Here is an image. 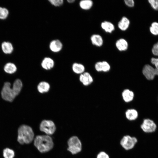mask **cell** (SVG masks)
I'll return each instance as SVG.
<instances>
[{
  "mask_svg": "<svg viewBox=\"0 0 158 158\" xmlns=\"http://www.w3.org/2000/svg\"><path fill=\"white\" fill-rule=\"evenodd\" d=\"M22 86V82L18 79L14 81L12 88H11V84L10 83H5L1 91L2 98L6 101H13L20 93Z\"/></svg>",
  "mask_w": 158,
  "mask_h": 158,
  "instance_id": "1",
  "label": "cell"
},
{
  "mask_svg": "<svg viewBox=\"0 0 158 158\" xmlns=\"http://www.w3.org/2000/svg\"><path fill=\"white\" fill-rule=\"evenodd\" d=\"M34 144L39 151L41 153L50 151L54 146L52 138L50 135H46L36 136L34 140Z\"/></svg>",
  "mask_w": 158,
  "mask_h": 158,
  "instance_id": "2",
  "label": "cell"
},
{
  "mask_svg": "<svg viewBox=\"0 0 158 158\" xmlns=\"http://www.w3.org/2000/svg\"><path fill=\"white\" fill-rule=\"evenodd\" d=\"M34 139V134L32 128L30 126L23 125L18 130L17 140L20 144H29Z\"/></svg>",
  "mask_w": 158,
  "mask_h": 158,
  "instance_id": "3",
  "label": "cell"
},
{
  "mask_svg": "<svg viewBox=\"0 0 158 158\" xmlns=\"http://www.w3.org/2000/svg\"><path fill=\"white\" fill-rule=\"evenodd\" d=\"M67 150L73 154L80 152L82 149L81 142L78 137L73 136L71 137L67 142Z\"/></svg>",
  "mask_w": 158,
  "mask_h": 158,
  "instance_id": "4",
  "label": "cell"
},
{
  "mask_svg": "<svg viewBox=\"0 0 158 158\" xmlns=\"http://www.w3.org/2000/svg\"><path fill=\"white\" fill-rule=\"evenodd\" d=\"M40 130L46 135H50L54 134L56 130V125L53 121L49 120H44L40 123Z\"/></svg>",
  "mask_w": 158,
  "mask_h": 158,
  "instance_id": "5",
  "label": "cell"
},
{
  "mask_svg": "<svg viewBox=\"0 0 158 158\" xmlns=\"http://www.w3.org/2000/svg\"><path fill=\"white\" fill-rule=\"evenodd\" d=\"M137 142V138L129 135L124 136L120 141V144L126 150H130L133 148Z\"/></svg>",
  "mask_w": 158,
  "mask_h": 158,
  "instance_id": "6",
  "label": "cell"
},
{
  "mask_svg": "<svg viewBox=\"0 0 158 158\" xmlns=\"http://www.w3.org/2000/svg\"><path fill=\"white\" fill-rule=\"evenodd\" d=\"M142 73L146 79L149 80H153L156 75H158V71L149 64H146L144 66Z\"/></svg>",
  "mask_w": 158,
  "mask_h": 158,
  "instance_id": "7",
  "label": "cell"
},
{
  "mask_svg": "<svg viewBox=\"0 0 158 158\" xmlns=\"http://www.w3.org/2000/svg\"><path fill=\"white\" fill-rule=\"evenodd\" d=\"M142 130L146 133L154 131L156 128V125L152 120L149 119H145L141 125Z\"/></svg>",
  "mask_w": 158,
  "mask_h": 158,
  "instance_id": "8",
  "label": "cell"
},
{
  "mask_svg": "<svg viewBox=\"0 0 158 158\" xmlns=\"http://www.w3.org/2000/svg\"><path fill=\"white\" fill-rule=\"evenodd\" d=\"M63 45L61 42L59 40H55L52 41L49 44V47L50 50L54 52H57L62 49Z\"/></svg>",
  "mask_w": 158,
  "mask_h": 158,
  "instance_id": "9",
  "label": "cell"
},
{
  "mask_svg": "<svg viewBox=\"0 0 158 158\" xmlns=\"http://www.w3.org/2000/svg\"><path fill=\"white\" fill-rule=\"evenodd\" d=\"M80 81L85 86L90 84L93 80L90 75L88 72H84L81 74L80 76Z\"/></svg>",
  "mask_w": 158,
  "mask_h": 158,
  "instance_id": "10",
  "label": "cell"
},
{
  "mask_svg": "<svg viewBox=\"0 0 158 158\" xmlns=\"http://www.w3.org/2000/svg\"><path fill=\"white\" fill-rule=\"evenodd\" d=\"M54 64V61L52 59L47 57L44 58L42 60L41 65L44 69L49 70L53 67Z\"/></svg>",
  "mask_w": 158,
  "mask_h": 158,
  "instance_id": "11",
  "label": "cell"
},
{
  "mask_svg": "<svg viewBox=\"0 0 158 158\" xmlns=\"http://www.w3.org/2000/svg\"><path fill=\"white\" fill-rule=\"evenodd\" d=\"M116 46L119 51H122L127 49L128 47V44L125 40L121 38L117 41L116 43Z\"/></svg>",
  "mask_w": 158,
  "mask_h": 158,
  "instance_id": "12",
  "label": "cell"
},
{
  "mask_svg": "<svg viewBox=\"0 0 158 158\" xmlns=\"http://www.w3.org/2000/svg\"><path fill=\"white\" fill-rule=\"evenodd\" d=\"M130 23L129 20L125 17H123L118 23V28L121 30L125 31L128 28Z\"/></svg>",
  "mask_w": 158,
  "mask_h": 158,
  "instance_id": "13",
  "label": "cell"
},
{
  "mask_svg": "<svg viewBox=\"0 0 158 158\" xmlns=\"http://www.w3.org/2000/svg\"><path fill=\"white\" fill-rule=\"evenodd\" d=\"M50 88L49 83L45 81L40 82L37 86L38 91L41 93L47 92L49 90Z\"/></svg>",
  "mask_w": 158,
  "mask_h": 158,
  "instance_id": "14",
  "label": "cell"
},
{
  "mask_svg": "<svg viewBox=\"0 0 158 158\" xmlns=\"http://www.w3.org/2000/svg\"><path fill=\"white\" fill-rule=\"evenodd\" d=\"M122 96L124 100L126 102H128L133 100L134 94L132 91L128 89H126L123 92Z\"/></svg>",
  "mask_w": 158,
  "mask_h": 158,
  "instance_id": "15",
  "label": "cell"
},
{
  "mask_svg": "<svg viewBox=\"0 0 158 158\" xmlns=\"http://www.w3.org/2000/svg\"><path fill=\"white\" fill-rule=\"evenodd\" d=\"M91 40L93 44L97 47L101 46L103 44V39L99 35H92L91 37Z\"/></svg>",
  "mask_w": 158,
  "mask_h": 158,
  "instance_id": "16",
  "label": "cell"
},
{
  "mask_svg": "<svg viewBox=\"0 0 158 158\" xmlns=\"http://www.w3.org/2000/svg\"><path fill=\"white\" fill-rule=\"evenodd\" d=\"M1 47L3 51L5 54H11L13 50L12 44L9 42H3L1 44Z\"/></svg>",
  "mask_w": 158,
  "mask_h": 158,
  "instance_id": "17",
  "label": "cell"
},
{
  "mask_svg": "<svg viewBox=\"0 0 158 158\" xmlns=\"http://www.w3.org/2000/svg\"><path fill=\"white\" fill-rule=\"evenodd\" d=\"M125 114L127 118L130 121L136 119L138 116L137 111L133 109H128L126 111Z\"/></svg>",
  "mask_w": 158,
  "mask_h": 158,
  "instance_id": "18",
  "label": "cell"
},
{
  "mask_svg": "<svg viewBox=\"0 0 158 158\" xmlns=\"http://www.w3.org/2000/svg\"><path fill=\"white\" fill-rule=\"evenodd\" d=\"M102 28L106 32H111L114 30L113 24L110 22L105 21L101 24Z\"/></svg>",
  "mask_w": 158,
  "mask_h": 158,
  "instance_id": "19",
  "label": "cell"
},
{
  "mask_svg": "<svg viewBox=\"0 0 158 158\" xmlns=\"http://www.w3.org/2000/svg\"><path fill=\"white\" fill-rule=\"evenodd\" d=\"M72 68L73 71L78 74L83 73L85 70V67L83 65L76 63L73 64Z\"/></svg>",
  "mask_w": 158,
  "mask_h": 158,
  "instance_id": "20",
  "label": "cell"
},
{
  "mask_svg": "<svg viewBox=\"0 0 158 158\" xmlns=\"http://www.w3.org/2000/svg\"><path fill=\"white\" fill-rule=\"evenodd\" d=\"M4 69L6 73L9 74H12L16 71L17 68L14 63H8L5 65Z\"/></svg>",
  "mask_w": 158,
  "mask_h": 158,
  "instance_id": "21",
  "label": "cell"
},
{
  "mask_svg": "<svg viewBox=\"0 0 158 158\" xmlns=\"http://www.w3.org/2000/svg\"><path fill=\"white\" fill-rule=\"evenodd\" d=\"M93 2L90 0H83L79 3L80 7L83 10H87L90 9L92 6Z\"/></svg>",
  "mask_w": 158,
  "mask_h": 158,
  "instance_id": "22",
  "label": "cell"
},
{
  "mask_svg": "<svg viewBox=\"0 0 158 158\" xmlns=\"http://www.w3.org/2000/svg\"><path fill=\"white\" fill-rule=\"evenodd\" d=\"M3 156L5 158H13L14 156V152L11 149L6 148L3 150Z\"/></svg>",
  "mask_w": 158,
  "mask_h": 158,
  "instance_id": "23",
  "label": "cell"
},
{
  "mask_svg": "<svg viewBox=\"0 0 158 158\" xmlns=\"http://www.w3.org/2000/svg\"><path fill=\"white\" fill-rule=\"evenodd\" d=\"M9 14L8 10L4 7H0V19L4 20L6 19Z\"/></svg>",
  "mask_w": 158,
  "mask_h": 158,
  "instance_id": "24",
  "label": "cell"
},
{
  "mask_svg": "<svg viewBox=\"0 0 158 158\" xmlns=\"http://www.w3.org/2000/svg\"><path fill=\"white\" fill-rule=\"evenodd\" d=\"M49 1L51 5L56 7L61 6L63 3V0H50Z\"/></svg>",
  "mask_w": 158,
  "mask_h": 158,
  "instance_id": "25",
  "label": "cell"
},
{
  "mask_svg": "<svg viewBox=\"0 0 158 158\" xmlns=\"http://www.w3.org/2000/svg\"><path fill=\"white\" fill-rule=\"evenodd\" d=\"M148 1L154 9L158 10V0H149Z\"/></svg>",
  "mask_w": 158,
  "mask_h": 158,
  "instance_id": "26",
  "label": "cell"
},
{
  "mask_svg": "<svg viewBox=\"0 0 158 158\" xmlns=\"http://www.w3.org/2000/svg\"><path fill=\"white\" fill-rule=\"evenodd\" d=\"M102 62V71L107 72L109 71L110 68L109 64L106 61Z\"/></svg>",
  "mask_w": 158,
  "mask_h": 158,
  "instance_id": "27",
  "label": "cell"
},
{
  "mask_svg": "<svg viewBox=\"0 0 158 158\" xmlns=\"http://www.w3.org/2000/svg\"><path fill=\"white\" fill-rule=\"evenodd\" d=\"M152 52L154 55L158 56V42L153 45Z\"/></svg>",
  "mask_w": 158,
  "mask_h": 158,
  "instance_id": "28",
  "label": "cell"
},
{
  "mask_svg": "<svg viewBox=\"0 0 158 158\" xmlns=\"http://www.w3.org/2000/svg\"><path fill=\"white\" fill-rule=\"evenodd\" d=\"M97 158H109L108 155L103 151L99 152L97 155Z\"/></svg>",
  "mask_w": 158,
  "mask_h": 158,
  "instance_id": "29",
  "label": "cell"
},
{
  "mask_svg": "<svg viewBox=\"0 0 158 158\" xmlns=\"http://www.w3.org/2000/svg\"><path fill=\"white\" fill-rule=\"evenodd\" d=\"M95 68L97 71H102V62L99 61L96 63L95 65Z\"/></svg>",
  "mask_w": 158,
  "mask_h": 158,
  "instance_id": "30",
  "label": "cell"
},
{
  "mask_svg": "<svg viewBox=\"0 0 158 158\" xmlns=\"http://www.w3.org/2000/svg\"><path fill=\"white\" fill-rule=\"evenodd\" d=\"M151 61L152 64L155 66V68L158 71V58H152Z\"/></svg>",
  "mask_w": 158,
  "mask_h": 158,
  "instance_id": "31",
  "label": "cell"
},
{
  "mask_svg": "<svg viewBox=\"0 0 158 158\" xmlns=\"http://www.w3.org/2000/svg\"><path fill=\"white\" fill-rule=\"evenodd\" d=\"M125 3L128 6L130 7H133L134 5V2L133 0H125Z\"/></svg>",
  "mask_w": 158,
  "mask_h": 158,
  "instance_id": "32",
  "label": "cell"
},
{
  "mask_svg": "<svg viewBox=\"0 0 158 158\" xmlns=\"http://www.w3.org/2000/svg\"><path fill=\"white\" fill-rule=\"evenodd\" d=\"M150 31L154 35H158V30L154 28L150 27Z\"/></svg>",
  "mask_w": 158,
  "mask_h": 158,
  "instance_id": "33",
  "label": "cell"
},
{
  "mask_svg": "<svg viewBox=\"0 0 158 158\" xmlns=\"http://www.w3.org/2000/svg\"><path fill=\"white\" fill-rule=\"evenodd\" d=\"M151 27L158 30V23L154 22L151 24Z\"/></svg>",
  "mask_w": 158,
  "mask_h": 158,
  "instance_id": "34",
  "label": "cell"
},
{
  "mask_svg": "<svg viewBox=\"0 0 158 158\" xmlns=\"http://www.w3.org/2000/svg\"><path fill=\"white\" fill-rule=\"evenodd\" d=\"M75 1L74 0H67V1L69 3H73Z\"/></svg>",
  "mask_w": 158,
  "mask_h": 158,
  "instance_id": "35",
  "label": "cell"
}]
</instances>
